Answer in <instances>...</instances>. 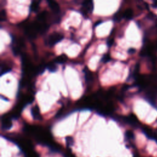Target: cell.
Returning <instances> with one entry per match:
<instances>
[{
    "label": "cell",
    "mask_w": 157,
    "mask_h": 157,
    "mask_svg": "<svg viewBox=\"0 0 157 157\" xmlns=\"http://www.w3.org/2000/svg\"><path fill=\"white\" fill-rule=\"evenodd\" d=\"M64 36L57 32H55L52 33L48 37V44L50 46H53L57 44L58 42L61 41L63 39Z\"/></svg>",
    "instance_id": "1"
},
{
    "label": "cell",
    "mask_w": 157,
    "mask_h": 157,
    "mask_svg": "<svg viewBox=\"0 0 157 157\" xmlns=\"http://www.w3.org/2000/svg\"><path fill=\"white\" fill-rule=\"evenodd\" d=\"M12 117L10 115L4 114L1 117V127L4 130L10 129L12 127Z\"/></svg>",
    "instance_id": "2"
},
{
    "label": "cell",
    "mask_w": 157,
    "mask_h": 157,
    "mask_svg": "<svg viewBox=\"0 0 157 157\" xmlns=\"http://www.w3.org/2000/svg\"><path fill=\"white\" fill-rule=\"evenodd\" d=\"M93 10V3L91 0H84L82 2V10L83 14L91 13Z\"/></svg>",
    "instance_id": "3"
},
{
    "label": "cell",
    "mask_w": 157,
    "mask_h": 157,
    "mask_svg": "<svg viewBox=\"0 0 157 157\" xmlns=\"http://www.w3.org/2000/svg\"><path fill=\"white\" fill-rule=\"evenodd\" d=\"M123 121L134 127H137L139 125V122L137 120V118L134 114H130L127 117H124Z\"/></svg>",
    "instance_id": "4"
},
{
    "label": "cell",
    "mask_w": 157,
    "mask_h": 157,
    "mask_svg": "<svg viewBox=\"0 0 157 157\" xmlns=\"http://www.w3.org/2000/svg\"><path fill=\"white\" fill-rule=\"evenodd\" d=\"M31 113L33 116V118L35 120H41L42 117H41V115H40V113L39 108L37 105L33 106L31 108Z\"/></svg>",
    "instance_id": "5"
},
{
    "label": "cell",
    "mask_w": 157,
    "mask_h": 157,
    "mask_svg": "<svg viewBox=\"0 0 157 157\" xmlns=\"http://www.w3.org/2000/svg\"><path fill=\"white\" fill-rule=\"evenodd\" d=\"M48 4L49 7L52 9V10L56 13H58L60 10V7L59 4L55 0H47Z\"/></svg>",
    "instance_id": "6"
},
{
    "label": "cell",
    "mask_w": 157,
    "mask_h": 157,
    "mask_svg": "<svg viewBox=\"0 0 157 157\" xmlns=\"http://www.w3.org/2000/svg\"><path fill=\"white\" fill-rule=\"evenodd\" d=\"M83 72L85 73V78L86 82L88 84H90L93 82V73L86 67L85 68V69L83 70Z\"/></svg>",
    "instance_id": "7"
},
{
    "label": "cell",
    "mask_w": 157,
    "mask_h": 157,
    "mask_svg": "<svg viewBox=\"0 0 157 157\" xmlns=\"http://www.w3.org/2000/svg\"><path fill=\"white\" fill-rule=\"evenodd\" d=\"M10 71H11L10 66L5 61L2 62L1 66V75H2L3 74L8 72H10Z\"/></svg>",
    "instance_id": "8"
},
{
    "label": "cell",
    "mask_w": 157,
    "mask_h": 157,
    "mask_svg": "<svg viewBox=\"0 0 157 157\" xmlns=\"http://www.w3.org/2000/svg\"><path fill=\"white\" fill-rule=\"evenodd\" d=\"M67 60V56L65 55V54H62L58 56H57L55 59V62L56 63H58V64H63L64 63L66 62V61Z\"/></svg>",
    "instance_id": "9"
},
{
    "label": "cell",
    "mask_w": 157,
    "mask_h": 157,
    "mask_svg": "<svg viewBox=\"0 0 157 157\" xmlns=\"http://www.w3.org/2000/svg\"><path fill=\"white\" fill-rule=\"evenodd\" d=\"M132 17H133V11L131 9H127L123 12V18H124L128 20L132 19Z\"/></svg>",
    "instance_id": "10"
},
{
    "label": "cell",
    "mask_w": 157,
    "mask_h": 157,
    "mask_svg": "<svg viewBox=\"0 0 157 157\" xmlns=\"http://www.w3.org/2000/svg\"><path fill=\"white\" fill-rule=\"evenodd\" d=\"M47 15H48V13L47 11L42 12L40 13H39V15H37V21L42 23H44V21L46 20L47 18Z\"/></svg>",
    "instance_id": "11"
},
{
    "label": "cell",
    "mask_w": 157,
    "mask_h": 157,
    "mask_svg": "<svg viewBox=\"0 0 157 157\" xmlns=\"http://www.w3.org/2000/svg\"><path fill=\"white\" fill-rule=\"evenodd\" d=\"M46 67L48 69V70L50 72H56L57 71V69H58L57 66L56 64V63L55 61H52V62L48 63Z\"/></svg>",
    "instance_id": "12"
},
{
    "label": "cell",
    "mask_w": 157,
    "mask_h": 157,
    "mask_svg": "<svg viewBox=\"0 0 157 157\" xmlns=\"http://www.w3.org/2000/svg\"><path fill=\"white\" fill-rule=\"evenodd\" d=\"M39 2L33 0V1L31 2L30 5V10L34 12H37L39 9Z\"/></svg>",
    "instance_id": "13"
},
{
    "label": "cell",
    "mask_w": 157,
    "mask_h": 157,
    "mask_svg": "<svg viewBox=\"0 0 157 157\" xmlns=\"http://www.w3.org/2000/svg\"><path fill=\"white\" fill-rule=\"evenodd\" d=\"M123 17V13H121L120 12H117L113 16V19L115 21H120L121 18Z\"/></svg>",
    "instance_id": "14"
},
{
    "label": "cell",
    "mask_w": 157,
    "mask_h": 157,
    "mask_svg": "<svg viewBox=\"0 0 157 157\" xmlns=\"http://www.w3.org/2000/svg\"><path fill=\"white\" fill-rule=\"evenodd\" d=\"M136 1L137 2L138 7L140 9H146L148 7L147 4L145 2H144L143 0H136Z\"/></svg>",
    "instance_id": "15"
},
{
    "label": "cell",
    "mask_w": 157,
    "mask_h": 157,
    "mask_svg": "<svg viewBox=\"0 0 157 157\" xmlns=\"http://www.w3.org/2000/svg\"><path fill=\"white\" fill-rule=\"evenodd\" d=\"M125 137L129 140H134V134L132 131H127L125 132Z\"/></svg>",
    "instance_id": "16"
},
{
    "label": "cell",
    "mask_w": 157,
    "mask_h": 157,
    "mask_svg": "<svg viewBox=\"0 0 157 157\" xmlns=\"http://www.w3.org/2000/svg\"><path fill=\"white\" fill-rule=\"evenodd\" d=\"M110 59H111V58H110V55L109 53H106L102 56L101 61H102L103 63H107L110 60Z\"/></svg>",
    "instance_id": "17"
},
{
    "label": "cell",
    "mask_w": 157,
    "mask_h": 157,
    "mask_svg": "<svg viewBox=\"0 0 157 157\" xmlns=\"http://www.w3.org/2000/svg\"><path fill=\"white\" fill-rule=\"evenodd\" d=\"M66 141L67 146H71L74 144V140L73 138L71 136H67L66 137Z\"/></svg>",
    "instance_id": "18"
},
{
    "label": "cell",
    "mask_w": 157,
    "mask_h": 157,
    "mask_svg": "<svg viewBox=\"0 0 157 157\" xmlns=\"http://www.w3.org/2000/svg\"><path fill=\"white\" fill-rule=\"evenodd\" d=\"M7 18V14L6 12L4 9H2L1 12V15H0V19L1 21H5Z\"/></svg>",
    "instance_id": "19"
},
{
    "label": "cell",
    "mask_w": 157,
    "mask_h": 157,
    "mask_svg": "<svg viewBox=\"0 0 157 157\" xmlns=\"http://www.w3.org/2000/svg\"><path fill=\"white\" fill-rule=\"evenodd\" d=\"M147 17L151 20H157V17L156 16L155 14L153 13L152 12H150L148 15H147Z\"/></svg>",
    "instance_id": "20"
},
{
    "label": "cell",
    "mask_w": 157,
    "mask_h": 157,
    "mask_svg": "<svg viewBox=\"0 0 157 157\" xmlns=\"http://www.w3.org/2000/svg\"><path fill=\"white\" fill-rule=\"evenodd\" d=\"M128 52L129 54H131V55L134 54V53L136 52V49L134 48H129V49L128 50Z\"/></svg>",
    "instance_id": "21"
},
{
    "label": "cell",
    "mask_w": 157,
    "mask_h": 157,
    "mask_svg": "<svg viewBox=\"0 0 157 157\" xmlns=\"http://www.w3.org/2000/svg\"><path fill=\"white\" fill-rule=\"evenodd\" d=\"M113 41H114L113 39H109V40L107 41V45H108L109 47H110V46L113 44Z\"/></svg>",
    "instance_id": "22"
},
{
    "label": "cell",
    "mask_w": 157,
    "mask_h": 157,
    "mask_svg": "<svg viewBox=\"0 0 157 157\" xmlns=\"http://www.w3.org/2000/svg\"><path fill=\"white\" fill-rule=\"evenodd\" d=\"M152 6H153V7H155V8H156V7H157V0H153Z\"/></svg>",
    "instance_id": "23"
},
{
    "label": "cell",
    "mask_w": 157,
    "mask_h": 157,
    "mask_svg": "<svg viewBox=\"0 0 157 157\" xmlns=\"http://www.w3.org/2000/svg\"><path fill=\"white\" fill-rule=\"evenodd\" d=\"M34 1H37L39 2H40V0H34Z\"/></svg>",
    "instance_id": "24"
}]
</instances>
